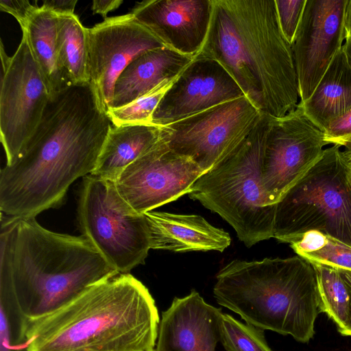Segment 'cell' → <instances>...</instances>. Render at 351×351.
<instances>
[{
  "label": "cell",
  "instance_id": "6da1fadb",
  "mask_svg": "<svg viewBox=\"0 0 351 351\" xmlns=\"http://www.w3.org/2000/svg\"><path fill=\"white\" fill-rule=\"evenodd\" d=\"M112 126L90 83L51 97L23 151L1 169V213L36 217L60 206L71 184L95 169Z\"/></svg>",
  "mask_w": 351,
  "mask_h": 351
},
{
  "label": "cell",
  "instance_id": "7a4b0ae2",
  "mask_svg": "<svg viewBox=\"0 0 351 351\" xmlns=\"http://www.w3.org/2000/svg\"><path fill=\"white\" fill-rule=\"evenodd\" d=\"M213 5L198 54L217 61L261 114L279 118L293 110L300 102L296 71L275 0H213Z\"/></svg>",
  "mask_w": 351,
  "mask_h": 351
},
{
  "label": "cell",
  "instance_id": "3957f363",
  "mask_svg": "<svg viewBox=\"0 0 351 351\" xmlns=\"http://www.w3.org/2000/svg\"><path fill=\"white\" fill-rule=\"evenodd\" d=\"M117 273L84 235L49 230L36 217L1 213L0 285L29 321L46 316Z\"/></svg>",
  "mask_w": 351,
  "mask_h": 351
},
{
  "label": "cell",
  "instance_id": "277c9868",
  "mask_svg": "<svg viewBox=\"0 0 351 351\" xmlns=\"http://www.w3.org/2000/svg\"><path fill=\"white\" fill-rule=\"evenodd\" d=\"M160 321L148 289L117 272L29 321L27 351H155Z\"/></svg>",
  "mask_w": 351,
  "mask_h": 351
},
{
  "label": "cell",
  "instance_id": "5b68a950",
  "mask_svg": "<svg viewBox=\"0 0 351 351\" xmlns=\"http://www.w3.org/2000/svg\"><path fill=\"white\" fill-rule=\"evenodd\" d=\"M218 304L261 330L307 343L319 313L315 269L296 255L261 261L234 260L216 276Z\"/></svg>",
  "mask_w": 351,
  "mask_h": 351
},
{
  "label": "cell",
  "instance_id": "8992f818",
  "mask_svg": "<svg viewBox=\"0 0 351 351\" xmlns=\"http://www.w3.org/2000/svg\"><path fill=\"white\" fill-rule=\"evenodd\" d=\"M271 117L262 116L246 138L202 174L189 196L219 215L247 247L274 237L276 204L261 183V156Z\"/></svg>",
  "mask_w": 351,
  "mask_h": 351
},
{
  "label": "cell",
  "instance_id": "52a82bcc",
  "mask_svg": "<svg viewBox=\"0 0 351 351\" xmlns=\"http://www.w3.org/2000/svg\"><path fill=\"white\" fill-rule=\"evenodd\" d=\"M312 230L351 246V165L338 145L325 148L276 203L274 238L291 244Z\"/></svg>",
  "mask_w": 351,
  "mask_h": 351
},
{
  "label": "cell",
  "instance_id": "ba28073f",
  "mask_svg": "<svg viewBox=\"0 0 351 351\" xmlns=\"http://www.w3.org/2000/svg\"><path fill=\"white\" fill-rule=\"evenodd\" d=\"M77 221L82 234L117 272L145 263L151 249L146 217L121 197L115 182L92 174L83 178Z\"/></svg>",
  "mask_w": 351,
  "mask_h": 351
},
{
  "label": "cell",
  "instance_id": "9c48e42d",
  "mask_svg": "<svg viewBox=\"0 0 351 351\" xmlns=\"http://www.w3.org/2000/svg\"><path fill=\"white\" fill-rule=\"evenodd\" d=\"M261 116L243 96L162 126V136L206 173L246 138Z\"/></svg>",
  "mask_w": 351,
  "mask_h": 351
},
{
  "label": "cell",
  "instance_id": "30bf717a",
  "mask_svg": "<svg viewBox=\"0 0 351 351\" xmlns=\"http://www.w3.org/2000/svg\"><path fill=\"white\" fill-rule=\"evenodd\" d=\"M0 136L6 164L23 151L37 130L50 94L25 34L12 56L1 41Z\"/></svg>",
  "mask_w": 351,
  "mask_h": 351
},
{
  "label": "cell",
  "instance_id": "8fae6325",
  "mask_svg": "<svg viewBox=\"0 0 351 351\" xmlns=\"http://www.w3.org/2000/svg\"><path fill=\"white\" fill-rule=\"evenodd\" d=\"M327 145L324 132L299 104L284 117H271L261 166V183L270 204H276L320 159Z\"/></svg>",
  "mask_w": 351,
  "mask_h": 351
},
{
  "label": "cell",
  "instance_id": "7c38bea8",
  "mask_svg": "<svg viewBox=\"0 0 351 351\" xmlns=\"http://www.w3.org/2000/svg\"><path fill=\"white\" fill-rule=\"evenodd\" d=\"M204 173L191 160L173 151L161 136L125 169L115 184L130 206L145 214L189 194Z\"/></svg>",
  "mask_w": 351,
  "mask_h": 351
},
{
  "label": "cell",
  "instance_id": "4fadbf2b",
  "mask_svg": "<svg viewBox=\"0 0 351 351\" xmlns=\"http://www.w3.org/2000/svg\"><path fill=\"white\" fill-rule=\"evenodd\" d=\"M90 84L99 108L107 113L119 75L141 54L165 47L127 14L108 17L88 28Z\"/></svg>",
  "mask_w": 351,
  "mask_h": 351
},
{
  "label": "cell",
  "instance_id": "5bb4252c",
  "mask_svg": "<svg viewBox=\"0 0 351 351\" xmlns=\"http://www.w3.org/2000/svg\"><path fill=\"white\" fill-rule=\"evenodd\" d=\"M348 2V0H306L291 45L300 102L311 97L343 45Z\"/></svg>",
  "mask_w": 351,
  "mask_h": 351
},
{
  "label": "cell",
  "instance_id": "9a60e30c",
  "mask_svg": "<svg viewBox=\"0 0 351 351\" xmlns=\"http://www.w3.org/2000/svg\"><path fill=\"white\" fill-rule=\"evenodd\" d=\"M243 96L239 86L217 61L198 54L167 90L152 123L162 127Z\"/></svg>",
  "mask_w": 351,
  "mask_h": 351
},
{
  "label": "cell",
  "instance_id": "2e32d148",
  "mask_svg": "<svg viewBox=\"0 0 351 351\" xmlns=\"http://www.w3.org/2000/svg\"><path fill=\"white\" fill-rule=\"evenodd\" d=\"M213 0H146L130 12L165 47L194 58L207 37Z\"/></svg>",
  "mask_w": 351,
  "mask_h": 351
},
{
  "label": "cell",
  "instance_id": "e0dca14e",
  "mask_svg": "<svg viewBox=\"0 0 351 351\" xmlns=\"http://www.w3.org/2000/svg\"><path fill=\"white\" fill-rule=\"evenodd\" d=\"M222 314L194 289L176 297L162 313L155 351H215Z\"/></svg>",
  "mask_w": 351,
  "mask_h": 351
},
{
  "label": "cell",
  "instance_id": "ac0fdd59",
  "mask_svg": "<svg viewBox=\"0 0 351 351\" xmlns=\"http://www.w3.org/2000/svg\"><path fill=\"white\" fill-rule=\"evenodd\" d=\"M145 215L153 250L222 252L231 243L227 232L212 226L200 215L156 211Z\"/></svg>",
  "mask_w": 351,
  "mask_h": 351
},
{
  "label": "cell",
  "instance_id": "d6986e66",
  "mask_svg": "<svg viewBox=\"0 0 351 351\" xmlns=\"http://www.w3.org/2000/svg\"><path fill=\"white\" fill-rule=\"evenodd\" d=\"M193 59L167 47L141 54L117 79L110 108L125 106L161 83L176 79Z\"/></svg>",
  "mask_w": 351,
  "mask_h": 351
},
{
  "label": "cell",
  "instance_id": "ffe728a7",
  "mask_svg": "<svg viewBox=\"0 0 351 351\" xmlns=\"http://www.w3.org/2000/svg\"><path fill=\"white\" fill-rule=\"evenodd\" d=\"M322 132L351 109V66L343 47L336 53L311 97L299 102Z\"/></svg>",
  "mask_w": 351,
  "mask_h": 351
},
{
  "label": "cell",
  "instance_id": "44dd1931",
  "mask_svg": "<svg viewBox=\"0 0 351 351\" xmlns=\"http://www.w3.org/2000/svg\"><path fill=\"white\" fill-rule=\"evenodd\" d=\"M161 136V127L152 123L112 125L90 174L115 182L128 166Z\"/></svg>",
  "mask_w": 351,
  "mask_h": 351
},
{
  "label": "cell",
  "instance_id": "7402d4cb",
  "mask_svg": "<svg viewBox=\"0 0 351 351\" xmlns=\"http://www.w3.org/2000/svg\"><path fill=\"white\" fill-rule=\"evenodd\" d=\"M21 29L50 96L71 86L59 59L57 14L38 6Z\"/></svg>",
  "mask_w": 351,
  "mask_h": 351
},
{
  "label": "cell",
  "instance_id": "603a6c76",
  "mask_svg": "<svg viewBox=\"0 0 351 351\" xmlns=\"http://www.w3.org/2000/svg\"><path fill=\"white\" fill-rule=\"evenodd\" d=\"M60 64L72 85L90 82L88 28L75 14H57Z\"/></svg>",
  "mask_w": 351,
  "mask_h": 351
},
{
  "label": "cell",
  "instance_id": "cb8c5ba5",
  "mask_svg": "<svg viewBox=\"0 0 351 351\" xmlns=\"http://www.w3.org/2000/svg\"><path fill=\"white\" fill-rule=\"evenodd\" d=\"M315 269L319 309L336 324L339 332L348 324L350 296L347 285L338 269L311 263Z\"/></svg>",
  "mask_w": 351,
  "mask_h": 351
},
{
  "label": "cell",
  "instance_id": "d4e9b609",
  "mask_svg": "<svg viewBox=\"0 0 351 351\" xmlns=\"http://www.w3.org/2000/svg\"><path fill=\"white\" fill-rule=\"evenodd\" d=\"M290 246L298 256L310 263L351 271V246L329 235L308 231Z\"/></svg>",
  "mask_w": 351,
  "mask_h": 351
},
{
  "label": "cell",
  "instance_id": "484cf974",
  "mask_svg": "<svg viewBox=\"0 0 351 351\" xmlns=\"http://www.w3.org/2000/svg\"><path fill=\"white\" fill-rule=\"evenodd\" d=\"M28 323L12 292L0 285V351H27Z\"/></svg>",
  "mask_w": 351,
  "mask_h": 351
},
{
  "label": "cell",
  "instance_id": "4316f807",
  "mask_svg": "<svg viewBox=\"0 0 351 351\" xmlns=\"http://www.w3.org/2000/svg\"><path fill=\"white\" fill-rule=\"evenodd\" d=\"M263 331L242 323L230 315L222 314L220 341L226 351H273L266 341Z\"/></svg>",
  "mask_w": 351,
  "mask_h": 351
},
{
  "label": "cell",
  "instance_id": "83f0119b",
  "mask_svg": "<svg viewBox=\"0 0 351 351\" xmlns=\"http://www.w3.org/2000/svg\"><path fill=\"white\" fill-rule=\"evenodd\" d=\"M176 80L161 83L145 95L125 106L110 108L107 114L112 125L151 124L157 106Z\"/></svg>",
  "mask_w": 351,
  "mask_h": 351
},
{
  "label": "cell",
  "instance_id": "f1b7e54d",
  "mask_svg": "<svg viewBox=\"0 0 351 351\" xmlns=\"http://www.w3.org/2000/svg\"><path fill=\"white\" fill-rule=\"evenodd\" d=\"M280 29L291 45L305 5L306 0H275Z\"/></svg>",
  "mask_w": 351,
  "mask_h": 351
},
{
  "label": "cell",
  "instance_id": "f546056e",
  "mask_svg": "<svg viewBox=\"0 0 351 351\" xmlns=\"http://www.w3.org/2000/svg\"><path fill=\"white\" fill-rule=\"evenodd\" d=\"M328 145L343 144L351 140V109L332 121L324 132Z\"/></svg>",
  "mask_w": 351,
  "mask_h": 351
},
{
  "label": "cell",
  "instance_id": "4dcf8cb0",
  "mask_svg": "<svg viewBox=\"0 0 351 351\" xmlns=\"http://www.w3.org/2000/svg\"><path fill=\"white\" fill-rule=\"evenodd\" d=\"M38 6L30 3L29 1L1 0V10L13 16L21 29H23L32 12Z\"/></svg>",
  "mask_w": 351,
  "mask_h": 351
},
{
  "label": "cell",
  "instance_id": "1f68e13d",
  "mask_svg": "<svg viewBox=\"0 0 351 351\" xmlns=\"http://www.w3.org/2000/svg\"><path fill=\"white\" fill-rule=\"evenodd\" d=\"M77 0H46L41 7L56 14H74Z\"/></svg>",
  "mask_w": 351,
  "mask_h": 351
},
{
  "label": "cell",
  "instance_id": "d6a6232c",
  "mask_svg": "<svg viewBox=\"0 0 351 351\" xmlns=\"http://www.w3.org/2000/svg\"><path fill=\"white\" fill-rule=\"evenodd\" d=\"M123 0H95L92 3L93 14H99L105 19L107 14L117 9L122 3Z\"/></svg>",
  "mask_w": 351,
  "mask_h": 351
},
{
  "label": "cell",
  "instance_id": "836d02e7",
  "mask_svg": "<svg viewBox=\"0 0 351 351\" xmlns=\"http://www.w3.org/2000/svg\"><path fill=\"white\" fill-rule=\"evenodd\" d=\"M339 273L348 286L350 296V313L347 326L346 328L340 333L343 336L351 337V271L339 269Z\"/></svg>",
  "mask_w": 351,
  "mask_h": 351
},
{
  "label": "cell",
  "instance_id": "e575fe53",
  "mask_svg": "<svg viewBox=\"0 0 351 351\" xmlns=\"http://www.w3.org/2000/svg\"><path fill=\"white\" fill-rule=\"evenodd\" d=\"M346 37H351V0H348L345 19Z\"/></svg>",
  "mask_w": 351,
  "mask_h": 351
},
{
  "label": "cell",
  "instance_id": "d590c367",
  "mask_svg": "<svg viewBox=\"0 0 351 351\" xmlns=\"http://www.w3.org/2000/svg\"><path fill=\"white\" fill-rule=\"evenodd\" d=\"M343 49L346 53L348 62L351 66V37H346Z\"/></svg>",
  "mask_w": 351,
  "mask_h": 351
},
{
  "label": "cell",
  "instance_id": "8d00e7d4",
  "mask_svg": "<svg viewBox=\"0 0 351 351\" xmlns=\"http://www.w3.org/2000/svg\"><path fill=\"white\" fill-rule=\"evenodd\" d=\"M343 147L346 159L351 163V140L344 143Z\"/></svg>",
  "mask_w": 351,
  "mask_h": 351
},
{
  "label": "cell",
  "instance_id": "74e56055",
  "mask_svg": "<svg viewBox=\"0 0 351 351\" xmlns=\"http://www.w3.org/2000/svg\"><path fill=\"white\" fill-rule=\"evenodd\" d=\"M351 165V164H350Z\"/></svg>",
  "mask_w": 351,
  "mask_h": 351
}]
</instances>
